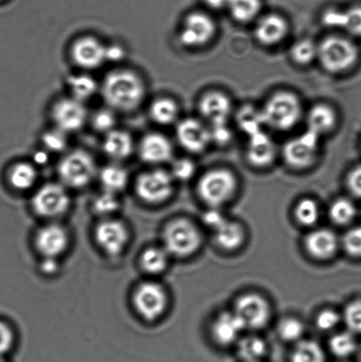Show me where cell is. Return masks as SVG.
Wrapping results in <instances>:
<instances>
[{
	"label": "cell",
	"mask_w": 361,
	"mask_h": 362,
	"mask_svg": "<svg viewBox=\"0 0 361 362\" xmlns=\"http://www.w3.org/2000/svg\"><path fill=\"white\" fill-rule=\"evenodd\" d=\"M92 125L98 132L108 134L114 130L116 117L111 110L102 109L95 113L92 118Z\"/></svg>",
	"instance_id": "obj_43"
},
{
	"label": "cell",
	"mask_w": 361,
	"mask_h": 362,
	"mask_svg": "<svg viewBox=\"0 0 361 362\" xmlns=\"http://www.w3.org/2000/svg\"><path fill=\"white\" fill-rule=\"evenodd\" d=\"M0 362H6L5 360H3L1 357H0Z\"/></svg>",
	"instance_id": "obj_56"
},
{
	"label": "cell",
	"mask_w": 361,
	"mask_h": 362,
	"mask_svg": "<svg viewBox=\"0 0 361 362\" xmlns=\"http://www.w3.org/2000/svg\"><path fill=\"white\" fill-rule=\"evenodd\" d=\"M297 220L303 226H311L319 219V207L312 199H304L297 205L295 209Z\"/></svg>",
	"instance_id": "obj_40"
},
{
	"label": "cell",
	"mask_w": 361,
	"mask_h": 362,
	"mask_svg": "<svg viewBox=\"0 0 361 362\" xmlns=\"http://www.w3.org/2000/svg\"><path fill=\"white\" fill-rule=\"evenodd\" d=\"M279 336L285 341H299L304 333L302 322L295 318H286L278 326Z\"/></svg>",
	"instance_id": "obj_41"
},
{
	"label": "cell",
	"mask_w": 361,
	"mask_h": 362,
	"mask_svg": "<svg viewBox=\"0 0 361 362\" xmlns=\"http://www.w3.org/2000/svg\"><path fill=\"white\" fill-rule=\"evenodd\" d=\"M102 94L110 107L120 112H132L143 103L145 86L136 74L117 70L105 77Z\"/></svg>",
	"instance_id": "obj_1"
},
{
	"label": "cell",
	"mask_w": 361,
	"mask_h": 362,
	"mask_svg": "<svg viewBox=\"0 0 361 362\" xmlns=\"http://www.w3.org/2000/svg\"><path fill=\"white\" fill-rule=\"evenodd\" d=\"M201 234L196 226L187 219H178L166 227L164 244L170 255L186 257L196 253L201 245Z\"/></svg>",
	"instance_id": "obj_5"
},
{
	"label": "cell",
	"mask_w": 361,
	"mask_h": 362,
	"mask_svg": "<svg viewBox=\"0 0 361 362\" xmlns=\"http://www.w3.org/2000/svg\"><path fill=\"white\" fill-rule=\"evenodd\" d=\"M170 255L165 247H148L141 257V265L145 272L158 274L165 271L169 264Z\"/></svg>",
	"instance_id": "obj_30"
},
{
	"label": "cell",
	"mask_w": 361,
	"mask_h": 362,
	"mask_svg": "<svg viewBox=\"0 0 361 362\" xmlns=\"http://www.w3.org/2000/svg\"><path fill=\"white\" fill-rule=\"evenodd\" d=\"M199 111L210 127L225 125L231 115L232 102L221 91H208L200 99Z\"/></svg>",
	"instance_id": "obj_16"
},
{
	"label": "cell",
	"mask_w": 361,
	"mask_h": 362,
	"mask_svg": "<svg viewBox=\"0 0 361 362\" xmlns=\"http://www.w3.org/2000/svg\"><path fill=\"white\" fill-rule=\"evenodd\" d=\"M140 156L148 164H161L171 159L172 146L167 138L162 134H148L141 141Z\"/></svg>",
	"instance_id": "obj_21"
},
{
	"label": "cell",
	"mask_w": 361,
	"mask_h": 362,
	"mask_svg": "<svg viewBox=\"0 0 361 362\" xmlns=\"http://www.w3.org/2000/svg\"><path fill=\"white\" fill-rule=\"evenodd\" d=\"M196 173V165L189 159L182 158L173 163L171 175L173 179L180 181L189 180Z\"/></svg>",
	"instance_id": "obj_46"
},
{
	"label": "cell",
	"mask_w": 361,
	"mask_h": 362,
	"mask_svg": "<svg viewBox=\"0 0 361 362\" xmlns=\"http://www.w3.org/2000/svg\"><path fill=\"white\" fill-rule=\"evenodd\" d=\"M261 8V0H231L227 7L233 19L240 23L256 19Z\"/></svg>",
	"instance_id": "obj_31"
},
{
	"label": "cell",
	"mask_w": 361,
	"mask_h": 362,
	"mask_svg": "<svg viewBox=\"0 0 361 362\" xmlns=\"http://www.w3.org/2000/svg\"><path fill=\"white\" fill-rule=\"evenodd\" d=\"M243 329L245 327L235 312L223 313L215 319L212 334L219 345L229 346L237 341Z\"/></svg>",
	"instance_id": "obj_22"
},
{
	"label": "cell",
	"mask_w": 361,
	"mask_h": 362,
	"mask_svg": "<svg viewBox=\"0 0 361 362\" xmlns=\"http://www.w3.org/2000/svg\"><path fill=\"white\" fill-rule=\"evenodd\" d=\"M318 45L309 39H302L295 42L290 49L292 62L299 66H307L317 59Z\"/></svg>",
	"instance_id": "obj_35"
},
{
	"label": "cell",
	"mask_w": 361,
	"mask_h": 362,
	"mask_svg": "<svg viewBox=\"0 0 361 362\" xmlns=\"http://www.w3.org/2000/svg\"><path fill=\"white\" fill-rule=\"evenodd\" d=\"M358 49L349 39L328 37L318 45L317 59L321 66L331 74H341L349 70L358 59Z\"/></svg>",
	"instance_id": "obj_3"
},
{
	"label": "cell",
	"mask_w": 361,
	"mask_h": 362,
	"mask_svg": "<svg viewBox=\"0 0 361 362\" xmlns=\"http://www.w3.org/2000/svg\"><path fill=\"white\" fill-rule=\"evenodd\" d=\"M343 245L346 252L353 257H361V227H356L345 233Z\"/></svg>",
	"instance_id": "obj_47"
},
{
	"label": "cell",
	"mask_w": 361,
	"mask_h": 362,
	"mask_svg": "<svg viewBox=\"0 0 361 362\" xmlns=\"http://www.w3.org/2000/svg\"><path fill=\"white\" fill-rule=\"evenodd\" d=\"M176 134L179 144L191 153H201L211 143L210 127L196 119H185L180 122Z\"/></svg>",
	"instance_id": "obj_14"
},
{
	"label": "cell",
	"mask_w": 361,
	"mask_h": 362,
	"mask_svg": "<svg viewBox=\"0 0 361 362\" xmlns=\"http://www.w3.org/2000/svg\"><path fill=\"white\" fill-rule=\"evenodd\" d=\"M237 123L240 129L249 137L261 132L265 127L263 112L261 109L252 105L243 106L237 115Z\"/></svg>",
	"instance_id": "obj_27"
},
{
	"label": "cell",
	"mask_w": 361,
	"mask_h": 362,
	"mask_svg": "<svg viewBox=\"0 0 361 362\" xmlns=\"http://www.w3.org/2000/svg\"><path fill=\"white\" fill-rule=\"evenodd\" d=\"M59 175L62 182L73 188L86 187L97 173V165L90 154L83 151L71 152L59 165Z\"/></svg>",
	"instance_id": "obj_6"
},
{
	"label": "cell",
	"mask_w": 361,
	"mask_h": 362,
	"mask_svg": "<svg viewBox=\"0 0 361 362\" xmlns=\"http://www.w3.org/2000/svg\"><path fill=\"white\" fill-rule=\"evenodd\" d=\"M337 113L331 105L317 104L307 113V130L321 138L330 133L337 125Z\"/></svg>",
	"instance_id": "obj_23"
},
{
	"label": "cell",
	"mask_w": 361,
	"mask_h": 362,
	"mask_svg": "<svg viewBox=\"0 0 361 362\" xmlns=\"http://www.w3.org/2000/svg\"><path fill=\"white\" fill-rule=\"evenodd\" d=\"M41 269L45 274H54L59 269L58 262L56 261V258L45 257V260L41 264Z\"/></svg>",
	"instance_id": "obj_54"
},
{
	"label": "cell",
	"mask_w": 361,
	"mask_h": 362,
	"mask_svg": "<svg viewBox=\"0 0 361 362\" xmlns=\"http://www.w3.org/2000/svg\"><path fill=\"white\" fill-rule=\"evenodd\" d=\"M203 220L207 226L210 228L217 230L223 223L226 222L224 214L218 207H211L207 211L204 212Z\"/></svg>",
	"instance_id": "obj_49"
},
{
	"label": "cell",
	"mask_w": 361,
	"mask_h": 362,
	"mask_svg": "<svg viewBox=\"0 0 361 362\" xmlns=\"http://www.w3.org/2000/svg\"><path fill=\"white\" fill-rule=\"evenodd\" d=\"M69 84L73 98L81 102L93 97L97 90V83L87 74L70 77Z\"/></svg>",
	"instance_id": "obj_34"
},
{
	"label": "cell",
	"mask_w": 361,
	"mask_h": 362,
	"mask_svg": "<svg viewBox=\"0 0 361 362\" xmlns=\"http://www.w3.org/2000/svg\"><path fill=\"white\" fill-rule=\"evenodd\" d=\"M291 362H325V354L317 343L305 340L293 350Z\"/></svg>",
	"instance_id": "obj_36"
},
{
	"label": "cell",
	"mask_w": 361,
	"mask_h": 362,
	"mask_svg": "<svg viewBox=\"0 0 361 362\" xmlns=\"http://www.w3.org/2000/svg\"><path fill=\"white\" fill-rule=\"evenodd\" d=\"M93 207L99 215L109 216L118 211L119 201L116 194L105 191L104 194L95 199Z\"/></svg>",
	"instance_id": "obj_42"
},
{
	"label": "cell",
	"mask_w": 361,
	"mask_h": 362,
	"mask_svg": "<svg viewBox=\"0 0 361 362\" xmlns=\"http://www.w3.org/2000/svg\"><path fill=\"white\" fill-rule=\"evenodd\" d=\"M13 334L11 329L4 322H0V356L12 349Z\"/></svg>",
	"instance_id": "obj_51"
},
{
	"label": "cell",
	"mask_w": 361,
	"mask_h": 362,
	"mask_svg": "<svg viewBox=\"0 0 361 362\" xmlns=\"http://www.w3.org/2000/svg\"><path fill=\"white\" fill-rule=\"evenodd\" d=\"M356 341L351 333L341 332L333 336L330 341V349L335 356L345 358L352 356L356 350Z\"/></svg>",
	"instance_id": "obj_39"
},
{
	"label": "cell",
	"mask_w": 361,
	"mask_h": 362,
	"mask_svg": "<svg viewBox=\"0 0 361 362\" xmlns=\"http://www.w3.org/2000/svg\"><path fill=\"white\" fill-rule=\"evenodd\" d=\"M211 143L218 145H225L232 139V132L227 124L220 126L210 127Z\"/></svg>",
	"instance_id": "obj_50"
},
{
	"label": "cell",
	"mask_w": 361,
	"mask_h": 362,
	"mask_svg": "<svg viewBox=\"0 0 361 362\" xmlns=\"http://www.w3.org/2000/svg\"><path fill=\"white\" fill-rule=\"evenodd\" d=\"M338 28L345 30L350 35L361 37V6L341 11Z\"/></svg>",
	"instance_id": "obj_38"
},
{
	"label": "cell",
	"mask_w": 361,
	"mask_h": 362,
	"mask_svg": "<svg viewBox=\"0 0 361 362\" xmlns=\"http://www.w3.org/2000/svg\"><path fill=\"white\" fill-rule=\"evenodd\" d=\"M42 143L49 151H61L66 148L67 144L66 133L59 129L49 131L42 136Z\"/></svg>",
	"instance_id": "obj_45"
},
{
	"label": "cell",
	"mask_w": 361,
	"mask_h": 362,
	"mask_svg": "<svg viewBox=\"0 0 361 362\" xmlns=\"http://www.w3.org/2000/svg\"><path fill=\"white\" fill-rule=\"evenodd\" d=\"M69 238L66 230L59 225H49L42 228L35 237L37 250L45 257L57 258L66 251Z\"/></svg>",
	"instance_id": "obj_18"
},
{
	"label": "cell",
	"mask_w": 361,
	"mask_h": 362,
	"mask_svg": "<svg viewBox=\"0 0 361 362\" xmlns=\"http://www.w3.org/2000/svg\"><path fill=\"white\" fill-rule=\"evenodd\" d=\"M69 194L62 185L46 184L34 195L35 211L45 218H55L62 215L69 209Z\"/></svg>",
	"instance_id": "obj_10"
},
{
	"label": "cell",
	"mask_w": 361,
	"mask_h": 362,
	"mask_svg": "<svg viewBox=\"0 0 361 362\" xmlns=\"http://www.w3.org/2000/svg\"><path fill=\"white\" fill-rule=\"evenodd\" d=\"M348 185L355 197H361V165L357 166L349 173Z\"/></svg>",
	"instance_id": "obj_52"
},
{
	"label": "cell",
	"mask_w": 361,
	"mask_h": 362,
	"mask_svg": "<svg viewBox=\"0 0 361 362\" xmlns=\"http://www.w3.org/2000/svg\"><path fill=\"white\" fill-rule=\"evenodd\" d=\"M124 55H125V52L120 46L113 45L106 47V60L119 62L124 58Z\"/></svg>",
	"instance_id": "obj_53"
},
{
	"label": "cell",
	"mask_w": 361,
	"mask_h": 362,
	"mask_svg": "<svg viewBox=\"0 0 361 362\" xmlns=\"http://www.w3.org/2000/svg\"><path fill=\"white\" fill-rule=\"evenodd\" d=\"M277 148L274 141L264 131L249 137L246 150L247 161L256 168H264L274 162Z\"/></svg>",
	"instance_id": "obj_19"
},
{
	"label": "cell",
	"mask_w": 361,
	"mask_h": 362,
	"mask_svg": "<svg viewBox=\"0 0 361 362\" xmlns=\"http://www.w3.org/2000/svg\"><path fill=\"white\" fill-rule=\"evenodd\" d=\"M215 30L217 28L214 21L206 13H190L180 30V42L187 47H201L212 40Z\"/></svg>",
	"instance_id": "obj_11"
},
{
	"label": "cell",
	"mask_w": 361,
	"mask_h": 362,
	"mask_svg": "<svg viewBox=\"0 0 361 362\" xmlns=\"http://www.w3.org/2000/svg\"><path fill=\"white\" fill-rule=\"evenodd\" d=\"M237 189V179L227 169L211 170L204 173L198 183V194L211 207H220L233 197Z\"/></svg>",
	"instance_id": "obj_4"
},
{
	"label": "cell",
	"mask_w": 361,
	"mask_h": 362,
	"mask_svg": "<svg viewBox=\"0 0 361 362\" xmlns=\"http://www.w3.org/2000/svg\"><path fill=\"white\" fill-rule=\"evenodd\" d=\"M320 137L309 131L292 138L285 144L283 157L290 168L303 170L316 161L320 150Z\"/></svg>",
	"instance_id": "obj_7"
},
{
	"label": "cell",
	"mask_w": 361,
	"mask_h": 362,
	"mask_svg": "<svg viewBox=\"0 0 361 362\" xmlns=\"http://www.w3.org/2000/svg\"><path fill=\"white\" fill-rule=\"evenodd\" d=\"M208 7L214 10L227 8L231 0H203Z\"/></svg>",
	"instance_id": "obj_55"
},
{
	"label": "cell",
	"mask_w": 361,
	"mask_h": 362,
	"mask_svg": "<svg viewBox=\"0 0 361 362\" xmlns=\"http://www.w3.org/2000/svg\"><path fill=\"white\" fill-rule=\"evenodd\" d=\"M356 215L355 205L348 199L341 198L335 201L330 209L332 221L338 225H346L352 221Z\"/></svg>",
	"instance_id": "obj_37"
},
{
	"label": "cell",
	"mask_w": 361,
	"mask_h": 362,
	"mask_svg": "<svg viewBox=\"0 0 361 362\" xmlns=\"http://www.w3.org/2000/svg\"><path fill=\"white\" fill-rule=\"evenodd\" d=\"M134 303L145 320L154 321L164 314L167 307V296L158 283H143L134 293Z\"/></svg>",
	"instance_id": "obj_9"
},
{
	"label": "cell",
	"mask_w": 361,
	"mask_h": 362,
	"mask_svg": "<svg viewBox=\"0 0 361 362\" xmlns=\"http://www.w3.org/2000/svg\"><path fill=\"white\" fill-rule=\"evenodd\" d=\"M307 251L314 257L327 259L333 257L338 248V239L333 232L320 229L311 233L306 239Z\"/></svg>",
	"instance_id": "obj_24"
},
{
	"label": "cell",
	"mask_w": 361,
	"mask_h": 362,
	"mask_svg": "<svg viewBox=\"0 0 361 362\" xmlns=\"http://www.w3.org/2000/svg\"><path fill=\"white\" fill-rule=\"evenodd\" d=\"M52 118L57 129L65 133L76 132L86 123L88 112L83 102L73 98H65L53 107Z\"/></svg>",
	"instance_id": "obj_13"
},
{
	"label": "cell",
	"mask_w": 361,
	"mask_h": 362,
	"mask_svg": "<svg viewBox=\"0 0 361 362\" xmlns=\"http://www.w3.org/2000/svg\"><path fill=\"white\" fill-rule=\"evenodd\" d=\"M173 180L171 173L164 170L144 173L137 180V194L150 204H160L172 194Z\"/></svg>",
	"instance_id": "obj_8"
},
{
	"label": "cell",
	"mask_w": 361,
	"mask_h": 362,
	"mask_svg": "<svg viewBox=\"0 0 361 362\" xmlns=\"http://www.w3.org/2000/svg\"><path fill=\"white\" fill-rule=\"evenodd\" d=\"M267 345L256 336L245 337L238 343V356L244 362H260L267 354Z\"/></svg>",
	"instance_id": "obj_28"
},
{
	"label": "cell",
	"mask_w": 361,
	"mask_h": 362,
	"mask_svg": "<svg viewBox=\"0 0 361 362\" xmlns=\"http://www.w3.org/2000/svg\"><path fill=\"white\" fill-rule=\"evenodd\" d=\"M71 53L76 65L84 69H97L106 60L105 46L94 37L80 38L73 45Z\"/></svg>",
	"instance_id": "obj_17"
},
{
	"label": "cell",
	"mask_w": 361,
	"mask_h": 362,
	"mask_svg": "<svg viewBox=\"0 0 361 362\" xmlns=\"http://www.w3.org/2000/svg\"><path fill=\"white\" fill-rule=\"evenodd\" d=\"M233 312L242 322L245 329L263 328L270 320V305L258 294L249 293L240 297Z\"/></svg>",
	"instance_id": "obj_12"
},
{
	"label": "cell",
	"mask_w": 361,
	"mask_h": 362,
	"mask_svg": "<svg viewBox=\"0 0 361 362\" xmlns=\"http://www.w3.org/2000/svg\"><path fill=\"white\" fill-rule=\"evenodd\" d=\"M99 178L105 191L116 194L126 187L129 175L126 170L120 166L111 165L102 169Z\"/></svg>",
	"instance_id": "obj_29"
},
{
	"label": "cell",
	"mask_w": 361,
	"mask_h": 362,
	"mask_svg": "<svg viewBox=\"0 0 361 362\" xmlns=\"http://www.w3.org/2000/svg\"><path fill=\"white\" fill-rule=\"evenodd\" d=\"M289 31L288 21L277 13H271L258 21L254 35L261 45L274 46L284 40Z\"/></svg>",
	"instance_id": "obj_20"
},
{
	"label": "cell",
	"mask_w": 361,
	"mask_h": 362,
	"mask_svg": "<svg viewBox=\"0 0 361 362\" xmlns=\"http://www.w3.org/2000/svg\"><path fill=\"white\" fill-rule=\"evenodd\" d=\"M344 320L350 331L361 333V300H356L346 307Z\"/></svg>",
	"instance_id": "obj_44"
},
{
	"label": "cell",
	"mask_w": 361,
	"mask_h": 362,
	"mask_svg": "<svg viewBox=\"0 0 361 362\" xmlns=\"http://www.w3.org/2000/svg\"><path fill=\"white\" fill-rule=\"evenodd\" d=\"M95 236L99 247L111 255L122 253L129 237L126 226L114 219H106L99 223Z\"/></svg>",
	"instance_id": "obj_15"
},
{
	"label": "cell",
	"mask_w": 361,
	"mask_h": 362,
	"mask_svg": "<svg viewBox=\"0 0 361 362\" xmlns=\"http://www.w3.org/2000/svg\"><path fill=\"white\" fill-rule=\"evenodd\" d=\"M37 179V173L33 165L28 163H20L11 170L9 180L14 188L18 190L30 189L34 186Z\"/></svg>",
	"instance_id": "obj_33"
},
{
	"label": "cell",
	"mask_w": 361,
	"mask_h": 362,
	"mask_svg": "<svg viewBox=\"0 0 361 362\" xmlns=\"http://www.w3.org/2000/svg\"><path fill=\"white\" fill-rule=\"evenodd\" d=\"M341 322V315L331 310L321 311L316 318L318 329L324 332H330L334 329Z\"/></svg>",
	"instance_id": "obj_48"
},
{
	"label": "cell",
	"mask_w": 361,
	"mask_h": 362,
	"mask_svg": "<svg viewBox=\"0 0 361 362\" xmlns=\"http://www.w3.org/2000/svg\"><path fill=\"white\" fill-rule=\"evenodd\" d=\"M215 232V243L223 250H235L242 246L245 233L238 223L228 221L223 223Z\"/></svg>",
	"instance_id": "obj_26"
},
{
	"label": "cell",
	"mask_w": 361,
	"mask_h": 362,
	"mask_svg": "<svg viewBox=\"0 0 361 362\" xmlns=\"http://www.w3.org/2000/svg\"><path fill=\"white\" fill-rule=\"evenodd\" d=\"M265 126L277 131H288L299 123L302 115L300 98L290 91H278L261 108Z\"/></svg>",
	"instance_id": "obj_2"
},
{
	"label": "cell",
	"mask_w": 361,
	"mask_h": 362,
	"mask_svg": "<svg viewBox=\"0 0 361 362\" xmlns=\"http://www.w3.org/2000/svg\"><path fill=\"white\" fill-rule=\"evenodd\" d=\"M178 105L171 98H159L150 106L152 119L160 125L172 124L178 118Z\"/></svg>",
	"instance_id": "obj_32"
},
{
	"label": "cell",
	"mask_w": 361,
	"mask_h": 362,
	"mask_svg": "<svg viewBox=\"0 0 361 362\" xmlns=\"http://www.w3.org/2000/svg\"><path fill=\"white\" fill-rule=\"evenodd\" d=\"M102 150L107 157L115 160H123L133 153V138L125 131L112 130L106 134Z\"/></svg>",
	"instance_id": "obj_25"
}]
</instances>
